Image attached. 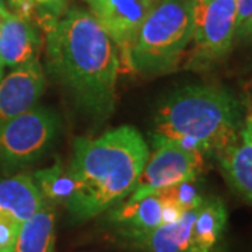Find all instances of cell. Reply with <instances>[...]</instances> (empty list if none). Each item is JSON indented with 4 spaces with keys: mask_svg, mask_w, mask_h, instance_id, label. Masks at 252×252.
<instances>
[{
    "mask_svg": "<svg viewBox=\"0 0 252 252\" xmlns=\"http://www.w3.org/2000/svg\"><path fill=\"white\" fill-rule=\"evenodd\" d=\"M89 13L119 51L121 66L127 64L130 49L146 18L161 0H83Z\"/></svg>",
    "mask_w": 252,
    "mask_h": 252,
    "instance_id": "ba28073f",
    "label": "cell"
},
{
    "mask_svg": "<svg viewBox=\"0 0 252 252\" xmlns=\"http://www.w3.org/2000/svg\"><path fill=\"white\" fill-rule=\"evenodd\" d=\"M219 164L230 187L252 203V127L244 122L234 143L217 154Z\"/></svg>",
    "mask_w": 252,
    "mask_h": 252,
    "instance_id": "7c38bea8",
    "label": "cell"
},
{
    "mask_svg": "<svg viewBox=\"0 0 252 252\" xmlns=\"http://www.w3.org/2000/svg\"><path fill=\"white\" fill-rule=\"evenodd\" d=\"M244 122H245L247 125H250L252 127V111H251V112H250V115L245 118V121H244Z\"/></svg>",
    "mask_w": 252,
    "mask_h": 252,
    "instance_id": "603a6c76",
    "label": "cell"
},
{
    "mask_svg": "<svg viewBox=\"0 0 252 252\" xmlns=\"http://www.w3.org/2000/svg\"><path fill=\"white\" fill-rule=\"evenodd\" d=\"M147 158L149 146L132 126L77 139L69 164L76 190L66 205L73 219H93L130 195Z\"/></svg>",
    "mask_w": 252,
    "mask_h": 252,
    "instance_id": "7a4b0ae2",
    "label": "cell"
},
{
    "mask_svg": "<svg viewBox=\"0 0 252 252\" xmlns=\"http://www.w3.org/2000/svg\"><path fill=\"white\" fill-rule=\"evenodd\" d=\"M36 188L45 202L51 205H67L76 190V182L69 167H64L61 161L54 165L34 172L32 175Z\"/></svg>",
    "mask_w": 252,
    "mask_h": 252,
    "instance_id": "e0dca14e",
    "label": "cell"
},
{
    "mask_svg": "<svg viewBox=\"0 0 252 252\" xmlns=\"http://www.w3.org/2000/svg\"><path fill=\"white\" fill-rule=\"evenodd\" d=\"M153 137V153L149 154L143 171L127 200H137L185 181H195L203 170V154L189 152L161 136Z\"/></svg>",
    "mask_w": 252,
    "mask_h": 252,
    "instance_id": "52a82bcc",
    "label": "cell"
},
{
    "mask_svg": "<svg viewBox=\"0 0 252 252\" xmlns=\"http://www.w3.org/2000/svg\"><path fill=\"white\" fill-rule=\"evenodd\" d=\"M44 202L32 175L18 174L0 181V213L20 224L36 213Z\"/></svg>",
    "mask_w": 252,
    "mask_h": 252,
    "instance_id": "4fadbf2b",
    "label": "cell"
},
{
    "mask_svg": "<svg viewBox=\"0 0 252 252\" xmlns=\"http://www.w3.org/2000/svg\"><path fill=\"white\" fill-rule=\"evenodd\" d=\"M234 42H252V16L235 30Z\"/></svg>",
    "mask_w": 252,
    "mask_h": 252,
    "instance_id": "44dd1931",
    "label": "cell"
},
{
    "mask_svg": "<svg viewBox=\"0 0 252 252\" xmlns=\"http://www.w3.org/2000/svg\"><path fill=\"white\" fill-rule=\"evenodd\" d=\"M164 198L158 192L137 200H127L111 210L109 219L124 233H144L162 224Z\"/></svg>",
    "mask_w": 252,
    "mask_h": 252,
    "instance_id": "5bb4252c",
    "label": "cell"
},
{
    "mask_svg": "<svg viewBox=\"0 0 252 252\" xmlns=\"http://www.w3.org/2000/svg\"><path fill=\"white\" fill-rule=\"evenodd\" d=\"M252 16V0H235V30Z\"/></svg>",
    "mask_w": 252,
    "mask_h": 252,
    "instance_id": "ffe728a7",
    "label": "cell"
},
{
    "mask_svg": "<svg viewBox=\"0 0 252 252\" xmlns=\"http://www.w3.org/2000/svg\"><path fill=\"white\" fill-rule=\"evenodd\" d=\"M3 67H4V64L0 62V81H1V79H3Z\"/></svg>",
    "mask_w": 252,
    "mask_h": 252,
    "instance_id": "cb8c5ba5",
    "label": "cell"
},
{
    "mask_svg": "<svg viewBox=\"0 0 252 252\" xmlns=\"http://www.w3.org/2000/svg\"><path fill=\"white\" fill-rule=\"evenodd\" d=\"M235 36V0H195L193 48L188 70H206L230 54Z\"/></svg>",
    "mask_w": 252,
    "mask_h": 252,
    "instance_id": "8992f818",
    "label": "cell"
},
{
    "mask_svg": "<svg viewBox=\"0 0 252 252\" xmlns=\"http://www.w3.org/2000/svg\"><path fill=\"white\" fill-rule=\"evenodd\" d=\"M0 11H1V13H4V14L10 13L9 9L6 7V3H4V0H0Z\"/></svg>",
    "mask_w": 252,
    "mask_h": 252,
    "instance_id": "7402d4cb",
    "label": "cell"
},
{
    "mask_svg": "<svg viewBox=\"0 0 252 252\" xmlns=\"http://www.w3.org/2000/svg\"><path fill=\"white\" fill-rule=\"evenodd\" d=\"M58 129V115L41 107L0 126V171H17L38 161L55 140Z\"/></svg>",
    "mask_w": 252,
    "mask_h": 252,
    "instance_id": "5b68a950",
    "label": "cell"
},
{
    "mask_svg": "<svg viewBox=\"0 0 252 252\" xmlns=\"http://www.w3.org/2000/svg\"><path fill=\"white\" fill-rule=\"evenodd\" d=\"M32 23L45 36L46 67L84 112L114 111L119 51L87 10L64 9V0L36 3Z\"/></svg>",
    "mask_w": 252,
    "mask_h": 252,
    "instance_id": "6da1fadb",
    "label": "cell"
},
{
    "mask_svg": "<svg viewBox=\"0 0 252 252\" xmlns=\"http://www.w3.org/2000/svg\"><path fill=\"white\" fill-rule=\"evenodd\" d=\"M195 28V0H161L146 18L130 49L126 69L157 77L180 67Z\"/></svg>",
    "mask_w": 252,
    "mask_h": 252,
    "instance_id": "277c9868",
    "label": "cell"
},
{
    "mask_svg": "<svg viewBox=\"0 0 252 252\" xmlns=\"http://www.w3.org/2000/svg\"><path fill=\"white\" fill-rule=\"evenodd\" d=\"M20 223L0 213V252H13L17 240Z\"/></svg>",
    "mask_w": 252,
    "mask_h": 252,
    "instance_id": "d6986e66",
    "label": "cell"
},
{
    "mask_svg": "<svg viewBox=\"0 0 252 252\" xmlns=\"http://www.w3.org/2000/svg\"><path fill=\"white\" fill-rule=\"evenodd\" d=\"M42 46L41 30L32 21L11 13L0 23V62L17 67L38 59Z\"/></svg>",
    "mask_w": 252,
    "mask_h": 252,
    "instance_id": "30bf717a",
    "label": "cell"
},
{
    "mask_svg": "<svg viewBox=\"0 0 252 252\" xmlns=\"http://www.w3.org/2000/svg\"><path fill=\"white\" fill-rule=\"evenodd\" d=\"M198 209L187 210L178 221L161 224L144 233H125L130 244L144 252H196L192 240V225Z\"/></svg>",
    "mask_w": 252,
    "mask_h": 252,
    "instance_id": "8fae6325",
    "label": "cell"
},
{
    "mask_svg": "<svg viewBox=\"0 0 252 252\" xmlns=\"http://www.w3.org/2000/svg\"><path fill=\"white\" fill-rule=\"evenodd\" d=\"M195 181L180 182L177 185L164 188L161 190H158V192L161 195H164L165 198L171 199L172 202H175L184 212L192 210V209H196V207L200 206L203 203V200H205L202 198L198 187L195 185Z\"/></svg>",
    "mask_w": 252,
    "mask_h": 252,
    "instance_id": "ac0fdd59",
    "label": "cell"
},
{
    "mask_svg": "<svg viewBox=\"0 0 252 252\" xmlns=\"http://www.w3.org/2000/svg\"><path fill=\"white\" fill-rule=\"evenodd\" d=\"M55 206L44 202L41 209L18 228L13 252H54Z\"/></svg>",
    "mask_w": 252,
    "mask_h": 252,
    "instance_id": "9a60e30c",
    "label": "cell"
},
{
    "mask_svg": "<svg viewBox=\"0 0 252 252\" xmlns=\"http://www.w3.org/2000/svg\"><path fill=\"white\" fill-rule=\"evenodd\" d=\"M240 102L217 86H187L164 99L154 117L153 135L190 137L205 153L219 154L237 140L243 129Z\"/></svg>",
    "mask_w": 252,
    "mask_h": 252,
    "instance_id": "3957f363",
    "label": "cell"
},
{
    "mask_svg": "<svg viewBox=\"0 0 252 252\" xmlns=\"http://www.w3.org/2000/svg\"><path fill=\"white\" fill-rule=\"evenodd\" d=\"M45 89V72L38 59L14 67L0 81V126L36 105Z\"/></svg>",
    "mask_w": 252,
    "mask_h": 252,
    "instance_id": "9c48e42d",
    "label": "cell"
},
{
    "mask_svg": "<svg viewBox=\"0 0 252 252\" xmlns=\"http://www.w3.org/2000/svg\"><path fill=\"white\" fill-rule=\"evenodd\" d=\"M7 14H9V13H7ZM7 14H4V13H1V11H0V23H1V20L6 17Z\"/></svg>",
    "mask_w": 252,
    "mask_h": 252,
    "instance_id": "d4e9b609",
    "label": "cell"
},
{
    "mask_svg": "<svg viewBox=\"0 0 252 252\" xmlns=\"http://www.w3.org/2000/svg\"><path fill=\"white\" fill-rule=\"evenodd\" d=\"M46 1H52V0H36V3H46Z\"/></svg>",
    "mask_w": 252,
    "mask_h": 252,
    "instance_id": "484cf974",
    "label": "cell"
},
{
    "mask_svg": "<svg viewBox=\"0 0 252 252\" xmlns=\"http://www.w3.org/2000/svg\"><path fill=\"white\" fill-rule=\"evenodd\" d=\"M227 223V210L220 199H205L192 225L196 252H212Z\"/></svg>",
    "mask_w": 252,
    "mask_h": 252,
    "instance_id": "2e32d148",
    "label": "cell"
}]
</instances>
